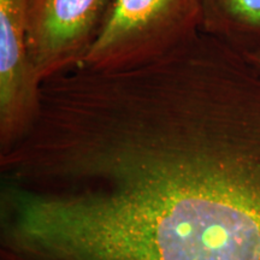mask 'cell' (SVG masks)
Here are the masks:
<instances>
[{
	"mask_svg": "<svg viewBox=\"0 0 260 260\" xmlns=\"http://www.w3.org/2000/svg\"><path fill=\"white\" fill-rule=\"evenodd\" d=\"M0 183V260H260V74L200 32L53 77Z\"/></svg>",
	"mask_w": 260,
	"mask_h": 260,
	"instance_id": "1",
	"label": "cell"
},
{
	"mask_svg": "<svg viewBox=\"0 0 260 260\" xmlns=\"http://www.w3.org/2000/svg\"><path fill=\"white\" fill-rule=\"evenodd\" d=\"M201 0H113L83 67L123 71L153 63L201 32Z\"/></svg>",
	"mask_w": 260,
	"mask_h": 260,
	"instance_id": "2",
	"label": "cell"
},
{
	"mask_svg": "<svg viewBox=\"0 0 260 260\" xmlns=\"http://www.w3.org/2000/svg\"><path fill=\"white\" fill-rule=\"evenodd\" d=\"M112 4L113 0H28V47L41 84L83 67Z\"/></svg>",
	"mask_w": 260,
	"mask_h": 260,
	"instance_id": "3",
	"label": "cell"
},
{
	"mask_svg": "<svg viewBox=\"0 0 260 260\" xmlns=\"http://www.w3.org/2000/svg\"><path fill=\"white\" fill-rule=\"evenodd\" d=\"M28 0H0V153L21 141L40 109L27 40Z\"/></svg>",
	"mask_w": 260,
	"mask_h": 260,
	"instance_id": "4",
	"label": "cell"
},
{
	"mask_svg": "<svg viewBox=\"0 0 260 260\" xmlns=\"http://www.w3.org/2000/svg\"><path fill=\"white\" fill-rule=\"evenodd\" d=\"M201 31L248 56L260 50V0H201Z\"/></svg>",
	"mask_w": 260,
	"mask_h": 260,
	"instance_id": "5",
	"label": "cell"
},
{
	"mask_svg": "<svg viewBox=\"0 0 260 260\" xmlns=\"http://www.w3.org/2000/svg\"><path fill=\"white\" fill-rule=\"evenodd\" d=\"M245 57L247 58V60L252 64V67L260 74V50H258L256 52H253V53Z\"/></svg>",
	"mask_w": 260,
	"mask_h": 260,
	"instance_id": "6",
	"label": "cell"
}]
</instances>
